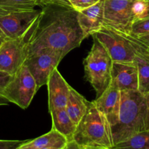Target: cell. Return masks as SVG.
Here are the masks:
<instances>
[{
	"mask_svg": "<svg viewBox=\"0 0 149 149\" xmlns=\"http://www.w3.org/2000/svg\"><path fill=\"white\" fill-rule=\"evenodd\" d=\"M77 14L69 4H52L42 7L28 56L41 49H51L64 58L79 47L85 38L79 26Z\"/></svg>",
	"mask_w": 149,
	"mask_h": 149,
	"instance_id": "1",
	"label": "cell"
},
{
	"mask_svg": "<svg viewBox=\"0 0 149 149\" xmlns=\"http://www.w3.org/2000/svg\"><path fill=\"white\" fill-rule=\"evenodd\" d=\"M149 130V94L138 90L121 91L119 118L111 127L113 146Z\"/></svg>",
	"mask_w": 149,
	"mask_h": 149,
	"instance_id": "2",
	"label": "cell"
},
{
	"mask_svg": "<svg viewBox=\"0 0 149 149\" xmlns=\"http://www.w3.org/2000/svg\"><path fill=\"white\" fill-rule=\"evenodd\" d=\"M73 141L85 149H111L113 146L110 125L93 102L77 125Z\"/></svg>",
	"mask_w": 149,
	"mask_h": 149,
	"instance_id": "3",
	"label": "cell"
},
{
	"mask_svg": "<svg viewBox=\"0 0 149 149\" xmlns=\"http://www.w3.org/2000/svg\"><path fill=\"white\" fill-rule=\"evenodd\" d=\"M93 36V45L84 60L85 77L96 92V97L103 93L111 80L113 61L103 45Z\"/></svg>",
	"mask_w": 149,
	"mask_h": 149,
	"instance_id": "4",
	"label": "cell"
},
{
	"mask_svg": "<svg viewBox=\"0 0 149 149\" xmlns=\"http://www.w3.org/2000/svg\"><path fill=\"white\" fill-rule=\"evenodd\" d=\"M38 19L26 33L16 39H5L3 42L0 47L1 71L13 76L24 64L29 55V45L36 29Z\"/></svg>",
	"mask_w": 149,
	"mask_h": 149,
	"instance_id": "5",
	"label": "cell"
},
{
	"mask_svg": "<svg viewBox=\"0 0 149 149\" xmlns=\"http://www.w3.org/2000/svg\"><path fill=\"white\" fill-rule=\"evenodd\" d=\"M42 10L6 9L0 7V33L6 39L18 38L26 33L40 15Z\"/></svg>",
	"mask_w": 149,
	"mask_h": 149,
	"instance_id": "6",
	"label": "cell"
},
{
	"mask_svg": "<svg viewBox=\"0 0 149 149\" xmlns=\"http://www.w3.org/2000/svg\"><path fill=\"white\" fill-rule=\"evenodd\" d=\"M39 90L34 79L27 67L23 64L13 76L2 95L10 103L26 109Z\"/></svg>",
	"mask_w": 149,
	"mask_h": 149,
	"instance_id": "7",
	"label": "cell"
},
{
	"mask_svg": "<svg viewBox=\"0 0 149 149\" xmlns=\"http://www.w3.org/2000/svg\"><path fill=\"white\" fill-rule=\"evenodd\" d=\"M136 0H104L103 27L120 33H130L136 20L133 5Z\"/></svg>",
	"mask_w": 149,
	"mask_h": 149,
	"instance_id": "8",
	"label": "cell"
},
{
	"mask_svg": "<svg viewBox=\"0 0 149 149\" xmlns=\"http://www.w3.org/2000/svg\"><path fill=\"white\" fill-rule=\"evenodd\" d=\"M63 58L59 53L51 49H41L27 57L24 65L34 79L39 90L47 84L51 73L58 68Z\"/></svg>",
	"mask_w": 149,
	"mask_h": 149,
	"instance_id": "9",
	"label": "cell"
},
{
	"mask_svg": "<svg viewBox=\"0 0 149 149\" xmlns=\"http://www.w3.org/2000/svg\"><path fill=\"white\" fill-rule=\"evenodd\" d=\"M93 36L106 48L113 62L134 61L135 49L125 36L106 27H103Z\"/></svg>",
	"mask_w": 149,
	"mask_h": 149,
	"instance_id": "10",
	"label": "cell"
},
{
	"mask_svg": "<svg viewBox=\"0 0 149 149\" xmlns=\"http://www.w3.org/2000/svg\"><path fill=\"white\" fill-rule=\"evenodd\" d=\"M120 100V90L111 79L103 93L93 101L99 111L106 116L111 127L118 121Z\"/></svg>",
	"mask_w": 149,
	"mask_h": 149,
	"instance_id": "11",
	"label": "cell"
},
{
	"mask_svg": "<svg viewBox=\"0 0 149 149\" xmlns=\"http://www.w3.org/2000/svg\"><path fill=\"white\" fill-rule=\"evenodd\" d=\"M49 112L59 109H65L71 86L63 77L58 68L51 73L47 83Z\"/></svg>",
	"mask_w": 149,
	"mask_h": 149,
	"instance_id": "12",
	"label": "cell"
},
{
	"mask_svg": "<svg viewBox=\"0 0 149 149\" xmlns=\"http://www.w3.org/2000/svg\"><path fill=\"white\" fill-rule=\"evenodd\" d=\"M77 20L85 39L99 31L104 24V0L78 12Z\"/></svg>",
	"mask_w": 149,
	"mask_h": 149,
	"instance_id": "13",
	"label": "cell"
},
{
	"mask_svg": "<svg viewBox=\"0 0 149 149\" xmlns=\"http://www.w3.org/2000/svg\"><path fill=\"white\" fill-rule=\"evenodd\" d=\"M118 33L125 36L132 43L135 49L134 61L138 68V91L143 94H149V52L146 47L130 33Z\"/></svg>",
	"mask_w": 149,
	"mask_h": 149,
	"instance_id": "14",
	"label": "cell"
},
{
	"mask_svg": "<svg viewBox=\"0 0 149 149\" xmlns=\"http://www.w3.org/2000/svg\"><path fill=\"white\" fill-rule=\"evenodd\" d=\"M111 79L120 91L138 90V73L133 62H113Z\"/></svg>",
	"mask_w": 149,
	"mask_h": 149,
	"instance_id": "15",
	"label": "cell"
},
{
	"mask_svg": "<svg viewBox=\"0 0 149 149\" xmlns=\"http://www.w3.org/2000/svg\"><path fill=\"white\" fill-rule=\"evenodd\" d=\"M90 103V102L86 100L77 90L71 87L65 109L68 116L76 125H78L87 113Z\"/></svg>",
	"mask_w": 149,
	"mask_h": 149,
	"instance_id": "16",
	"label": "cell"
},
{
	"mask_svg": "<svg viewBox=\"0 0 149 149\" xmlns=\"http://www.w3.org/2000/svg\"><path fill=\"white\" fill-rule=\"evenodd\" d=\"M52 121V129L63 135L68 141H73L77 125L68 116L65 109H59L49 112Z\"/></svg>",
	"mask_w": 149,
	"mask_h": 149,
	"instance_id": "17",
	"label": "cell"
},
{
	"mask_svg": "<svg viewBox=\"0 0 149 149\" xmlns=\"http://www.w3.org/2000/svg\"><path fill=\"white\" fill-rule=\"evenodd\" d=\"M67 142L68 140L63 135L52 128L49 132L31 141H28L20 147L31 149H42L47 147L63 148Z\"/></svg>",
	"mask_w": 149,
	"mask_h": 149,
	"instance_id": "18",
	"label": "cell"
},
{
	"mask_svg": "<svg viewBox=\"0 0 149 149\" xmlns=\"http://www.w3.org/2000/svg\"><path fill=\"white\" fill-rule=\"evenodd\" d=\"M111 149H149V130L136 134L113 146Z\"/></svg>",
	"mask_w": 149,
	"mask_h": 149,
	"instance_id": "19",
	"label": "cell"
},
{
	"mask_svg": "<svg viewBox=\"0 0 149 149\" xmlns=\"http://www.w3.org/2000/svg\"><path fill=\"white\" fill-rule=\"evenodd\" d=\"M40 7L39 0H0V7L6 9L29 10Z\"/></svg>",
	"mask_w": 149,
	"mask_h": 149,
	"instance_id": "20",
	"label": "cell"
},
{
	"mask_svg": "<svg viewBox=\"0 0 149 149\" xmlns=\"http://www.w3.org/2000/svg\"><path fill=\"white\" fill-rule=\"evenodd\" d=\"M128 33L133 36L149 33V17L135 20L131 26L130 31Z\"/></svg>",
	"mask_w": 149,
	"mask_h": 149,
	"instance_id": "21",
	"label": "cell"
},
{
	"mask_svg": "<svg viewBox=\"0 0 149 149\" xmlns=\"http://www.w3.org/2000/svg\"><path fill=\"white\" fill-rule=\"evenodd\" d=\"M72 8L79 12L97 3L99 0H66Z\"/></svg>",
	"mask_w": 149,
	"mask_h": 149,
	"instance_id": "22",
	"label": "cell"
},
{
	"mask_svg": "<svg viewBox=\"0 0 149 149\" xmlns=\"http://www.w3.org/2000/svg\"><path fill=\"white\" fill-rule=\"evenodd\" d=\"M28 141H1L0 140V149H18Z\"/></svg>",
	"mask_w": 149,
	"mask_h": 149,
	"instance_id": "23",
	"label": "cell"
},
{
	"mask_svg": "<svg viewBox=\"0 0 149 149\" xmlns=\"http://www.w3.org/2000/svg\"><path fill=\"white\" fill-rule=\"evenodd\" d=\"M146 7V1L143 0H136L133 5V13L135 14V18L140 19L143 13H145Z\"/></svg>",
	"mask_w": 149,
	"mask_h": 149,
	"instance_id": "24",
	"label": "cell"
},
{
	"mask_svg": "<svg viewBox=\"0 0 149 149\" xmlns=\"http://www.w3.org/2000/svg\"><path fill=\"white\" fill-rule=\"evenodd\" d=\"M12 78H13V76L5 71L0 70V95H2L6 87L11 81Z\"/></svg>",
	"mask_w": 149,
	"mask_h": 149,
	"instance_id": "25",
	"label": "cell"
},
{
	"mask_svg": "<svg viewBox=\"0 0 149 149\" xmlns=\"http://www.w3.org/2000/svg\"><path fill=\"white\" fill-rule=\"evenodd\" d=\"M41 4V7L48 4H69L66 0H39ZM70 5V4H69Z\"/></svg>",
	"mask_w": 149,
	"mask_h": 149,
	"instance_id": "26",
	"label": "cell"
},
{
	"mask_svg": "<svg viewBox=\"0 0 149 149\" xmlns=\"http://www.w3.org/2000/svg\"><path fill=\"white\" fill-rule=\"evenodd\" d=\"M61 149H85L82 146L77 144L74 141H68L65 146Z\"/></svg>",
	"mask_w": 149,
	"mask_h": 149,
	"instance_id": "27",
	"label": "cell"
},
{
	"mask_svg": "<svg viewBox=\"0 0 149 149\" xmlns=\"http://www.w3.org/2000/svg\"><path fill=\"white\" fill-rule=\"evenodd\" d=\"M135 37L138 40H139L141 43L143 44L145 46L149 47V33L140 35V36H135Z\"/></svg>",
	"mask_w": 149,
	"mask_h": 149,
	"instance_id": "28",
	"label": "cell"
},
{
	"mask_svg": "<svg viewBox=\"0 0 149 149\" xmlns=\"http://www.w3.org/2000/svg\"><path fill=\"white\" fill-rule=\"evenodd\" d=\"M146 17H149V1H146V7L145 13L142 15V17L140 19L146 18Z\"/></svg>",
	"mask_w": 149,
	"mask_h": 149,
	"instance_id": "29",
	"label": "cell"
},
{
	"mask_svg": "<svg viewBox=\"0 0 149 149\" xmlns=\"http://www.w3.org/2000/svg\"><path fill=\"white\" fill-rule=\"evenodd\" d=\"M10 102L8 101L7 99H6L4 96L0 95V106H4V105L9 104Z\"/></svg>",
	"mask_w": 149,
	"mask_h": 149,
	"instance_id": "30",
	"label": "cell"
},
{
	"mask_svg": "<svg viewBox=\"0 0 149 149\" xmlns=\"http://www.w3.org/2000/svg\"><path fill=\"white\" fill-rule=\"evenodd\" d=\"M5 39H6V38L4 37V36H3L1 33H0V47H1V45H2L3 42L5 41Z\"/></svg>",
	"mask_w": 149,
	"mask_h": 149,
	"instance_id": "31",
	"label": "cell"
},
{
	"mask_svg": "<svg viewBox=\"0 0 149 149\" xmlns=\"http://www.w3.org/2000/svg\"><path fill=\"white\" fill-rule=\"evenodd\" d=\"M62 148H58V147H47V148H45L42 149H61Z\"/></svg>",
	"mask_w": 149,
	"mask_h": 149,
	"instance_id": "32",
	"label": "cell"
},
{
	"mask_svg": "<svg viewBox=\"0 0 149 149\" xmlns=\"http://www.w3.org/2000/svg\"><path fill=\"white\" fill-rule=\"evenodd\" d=\"M18 149H31V148H21V147H20Z\"/></svg>",
	"mask_w": 149,
	"mask_h": 149,
	"instance_id": "33",
	"label": "cell"
},
{
	"mask_svg": "<svg viewBox=\"0 0 149 149\" xmlns=\"http://www.w3.org/2000/svg\"><path fill=\"white\" fill-rule=\"evenodd\" d=\"M146 49H147V50H148V52H149V47H146Z\"/></svg>",
	"mask_w": 149,
	"mask_h": 149,
	"instance_id": "34",
	"label": "cell"
},
{
	"mask_svg": "<svg viewBox=\"0 0 149 149\" xmlns=\"http://www.w3.org/2000/svg\"><path fill=\"white\" fill-rule=\"evenodd\" d=\"M143 1H149V0H143Z\"/></svg>",
	"mask_w": 149,
	"mask_h": 149,
	"instance_id": "35",
	"label": "cell"
},
{
	"mask_svg": "<svg viewBox=\"0 0 149 149\" xmlns=\"http://www.w3.org/2000/svg\"><path fill=\"white\" fill-rule=\"evenodd\" d=\"M100 149H109V148H100Z\"/></svg>",
	"mask_w": 149,
	"mask_h": 149,
	"instance_id": "36",
	"label": "cell"
}]
</instances>
